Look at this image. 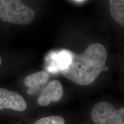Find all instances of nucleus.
I'll list each match as a JSON object with an SVG mask.
<instances>
[{
  "label": "nucleus",
  "mask_w": 124,
  "mask_h": 124,
  "mask_svg": "<svg viewBox=\"0 0 124 124\" xmlns=\"http://www.w3.org/2000/svg\"><path fill=\"white\" fill-rule=\"evenodd\" d=\"M27 108V102L17 92L0 87V110L8 108L23 111Z\"/></svg>",
  "instance_id": "obj_4"
},
{
  "label": "nucleus",
  "mask_w": 124,
  "mask_h": 124,
  "mask_svg": "<svg viewBox=\"0 0 124 124\" xmlns=\"http://www.w3.org/2000/svg\"><path fill=\"white\" fill-rule=\"evenodd\" d=\"M109 4L111 17L124 27V0H110Z\"/></svg>",
  "instance_id": "obj_6"
},
{
  "label": "nucleus",
  "mask_w": 124,
  "mask_h": 124,
  "mask_svg": "<svg viewBox=\"0 0 124 124\" xmlns=\"http://www.w3.org/2000/svg\"><path fill=\"white\" fill-rule=\"evenodd\" d=\"M33 124H65V121L61 116H52L41 118Z\"/></svg>",
  "instance_id": "obj_8"
},
{
  "label": "nucleus",
  "mask_w": 124,
  "mask_h": 124,
  "mask_svg": "<svg viewBox=\"0 0 124 124\" xmlns=\"http://www.w3.org/2000/svg\"><path fill=\"white\" fill-rule=\"evenodd\" d=\"M108 53L100 43L90 45L81 54L63 49L58 55V69L65 78L81 86L93 83L103 71L106 66Z\"/></svg>",
  "instance_id": "obj_1"
},
{
  "label": "nucleus",
  "mask_w": 124,
  "mask_h": 124,
  "mask_svg": "<svg viewBox=\"0 0 124 124\" xmlns=\"http://www.w3.org/2000/svg\"><path fill=\"white\" fill-rule=\"evenodd\" d=\"M40 87H31L29 88L28 90H27V93L29 95H32L35 93L36 91H37L40 89Z\"/></svg>",
  "instance_id": "obj_9"
},
{
  "label": "nucleus",
  "mask_w": 124,
  "mask_h": 124,
  "mask_svg": "<svg viewBox=\"0 0 124 124\" xmlns=\"http://www.w3.org/2000/svg\"><path fill=\"white\" fill-rule=\"evenodd\" d=\"M72 2H74L75 3H83L86 2V1H83V0H75V1H71Z\"/></svg>",
  "instance_id": "obj_10"
},
{
  "label": "nucleus",
  "mask_w": 124,
  "mask_h": 124,
  "mask_svg": "<svg viewBox=\"0 0 124 124\" xmlns=\"http://www.w3.org/2000/svg\"><path fill=\"white\" fill-rule=\"evenodd\" d=\"M1 63H2V59H1V57H0V66H1Z\"/></svg>",
  "instance_id": "obj_11"
},
{
  "label": "nucleus",
  "mask_w": 124,
  "mask_h": 124,
  "mask_svg": "<svg viewBox=\"0 0 124 124\" xmlns=\"http://www.w3.org/2000/svg\"><path fill=\"white\" fill-rule=\"evenodd\" d=\"M35 13L30 8L18 0H0V19L16 24L26 25L32 22Z\"/></svg>",
  "instance_id": "obj_2"
},
{
  "label": "nucleus",
  "mask_w": 124,
  "mask_h": 124,
  "mask_svg": "<svg viewBox=\"0 0 124 124\" xmlns=\"http://www.w3.org/2000/svg\"><path fill=\"white\" fill-rule=\"evenodd\" d=\"M49 75L46 71H40L27 76L24 79V84L29 88L40 87L47 82Z\"/></svg>",
  "instance_id": "obj_7"
},
{
  "label": "nucleus",
  "mask_w": 124,
  "mask_h": 124,
  "mask_svg": "<svg viewBox=\"0 0 124 124\" xmlns=\"http://www.w3.org/2000/svg\"><path fill=\"white\" fill-rule=\"evenodd\" d=\"M91 116L96 124H124V108L117 110L107 101L100 102L94 105Z\"/></svg>",
  "instance_id": "obj_3"
},
{
  "label": "nucleus",
  "mask_w": 124,
  "mask_h": 124,
  "mask_svg": "<svg viewBox=\"0 0 124 124\" xmlns=\"http://www.w3.org/2000/svg\"><path fill=\"white\" fill-rule=\"evenodd\" d=\"M63 90L61 83L58 80L49 82L38 98V104L42 106L49 105L51 102H58L63 95Z\"/></svg>",
  "instance_id": "obj_5"
}]
</instances>
